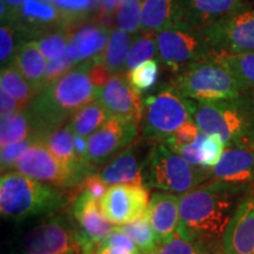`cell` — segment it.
Here are the masks:
<instances>
[{"label": "cell", "instance_id": "obj_10", "mask_svg": "<svg viewBox=\"0 0 254 254\" xmlns=\"http://www.w3.org/2000/svg\"><path fill=\"white\" fill-rule=\"evenodd\" d=\"M20 254H81V249L71 222L55 217L28 232Z\"/></svg>", "mask_w": 254, "mask_h": 254}, {"label": "cell", "instance_id": "obj_32", "mask_svg": "<svg viewBox=\"0 0 254 254\" xmlns=\"http://www.w3.org/2000/svg\"><path fill=\"white\" fill-rule=\"evenodd\" d=\"M159 63L151 59L127 72V81L139 95L153 87L158 80Z\"/></svg>", "mask_w": 254, "mask_h": 254}, {"label": "cell", "instance_id": "obj_18", "mask_svg": "<svg viewBox=\"0 0 254 254\" xmlns=\"http://www.w3.org/2000/svg\"><path fill=\"white\" fill-rule=\"evenodd\" d=\"M41 141L66 167L77 187L80 186L92 174H95L93 168L79 159L75 150V134L68 123L50 133Z\"/></svg>", "mask_w": 254, "mask_h": 254}, {"label": "cell", "instance_id": "obj_21", "mask_svg": "<svg viewBox=\"0 0 254 254\" xmlns=\"http://www.w3.org/2000/svg\"><path fill=\"white\" fill-rule=\"evenodd\" d=\"M178 27H190L186 24L185 0H144L141 30L158 32Z\"/></svg>", "mask_w": 254, "mask_h": 254}, {"label": "cell", "instance_id": "obj_12", "mask_svg": "<svg viewBox=\"0 0 254 254\" xmlns=\"http://www.w3.org/2000/svg\"><path fill=\"white\" fill-rule=\"evenodd\" d=\"M148 204L147 187L128 184L110 186L99 200L104 217L114 226L132 224L144 217Z\"/></svg>", "mask_w": 254, "mask_h": 254}, {"label": "cell", "instance_id": "obj_17", "mask_svg": "<svg viewBox=\"0 0 254 254\" xmlns=\"http://www.w3.org/2000/svg\"><path fill=\"white\" fill-rule=\"evenodd\" d=\"M222 249L225 254H254V192L247 194L232 218Z\"/></svg>", "mask_w": 254, "mask_h": 254}, {"label": "cell", "instance_id": "obj_1", "mask_svg": "<svg viewBox=\"0 0 254 254\" xmlns=\"http://www.w3.org/2000/svg\"><path fill=\"white\" fill-rule=\"evenodd\" d=\"M250 193V185L211 182L180 194L178 233L200 245L224 238L232 218Z\"/></svg>", "mask_w": 254, "mask_h": 254}, {"label": "cell", "instance_id": "obj_48", "mask_svg": "<svg viewBox=\"0 0 254 254\" xmlns=\"http://www.w3.org/2000/svg\"><path fill=\"white\" fill-rule=\"evenodd\" d=\"M93 254H135L131 251L118 246H103L99 245L95 249Z\"/></svg>", "mask_w": 254, "mask_h": 254}, {"label": "cell", "instance_id": "obj_43", "mask_svg": "<svg viewBox=\"0 0 254 254\" xmlns=\"http://www.w3.org/2000/svg\"><path fill=\"white\" fill-rule=\"evenodd\" d=\"M99 245L118 246V247H123V249L131 251V252L135 253V254H141L140 250L138 249L136 244L131 239V238H129L125 233H122V232L114 231V230H113V232H111L109 236L105 238L103 241H101Z\"/></svg>", "mask_w": 254, "mask_h": 254}, {"label": "cell", "instance_id": "obj_13", "mask_svg": "<svg viewBox=\"0 0 254 254\" xmlns=\"http://www.w3.org/2000/svg\"><path fill=\"white\" fill-rule=\"evenodd\" d=\"M138 126L128 120L110 118L88 138L87 161L99 167L133 144L138 135Z\"/></svg>", "mask_w": 254, "mask_h": 254}, {"label": "cell", "instance_id": "obj_46", "mask_svg": "<svg viewBox=\"0 0 254 254\" xmlns=\"http://www.w3.org/2000/svg\"><path fill=\"white\" fill-rule=\"evenodd\" d=\"M19 111H21V107L19 106L18 101L9 94L0 91V114H1V118L13 116Z\"/></svg>", "mask_w": 254, "mask_h": 254}, {"label": "cell", "instance_id": "obj_15", "mask_svg": "<svg viewBox=\"0 0 254 254\" xmlns=\"http://www.w3.org/2000/svg\"><path fill=\"white\" fill-rule=\"evenodd\" d=\"M97 100L110 118L128 120L136 125L144 119V101L128 84L126 75H112L98 91Z\"/></svg>", "mask_w": 254, "mask_h": 254}, {"label": "cell", "instance_id": "obj_47", "mask_svg": "<svg viewBox=\"0 0 254 254\" xmlns=\"http://www.w3.org/2000/svg\"><path fill=\"white\" fill-rule=\"evenodd\" d=\"M1 1L5 2L6 7L8 9V19L5 25H8V24L14 25L15 20H17L18 18L19 12H20L21 7H23V5L27 1V0H1Z\"/></svg>", "mask_w": 254, "mask_h": 254}, {"label": "cell", "instance_id": "obj_8", "mask_svg": "<svg viewBox=\"0 0 254 254\" xmlns=\"http://www.w3.org/2000/svg\"><path fill=\"white\" fill-rule=\"evenodd\" d=\"M158 56L165 65L180 72L190 64L202 60L212 51L201 30L178 27L157 33Z\"/></svg>", "mask_w": 254, "mask_h": 254}, {"label": "cell", "instance_id": "obj_38", "mask_svg": "<svg viewBox=\"0 0 254 254\" xmlns=\"http://www.w3.org/2000/svg\"><path fill=\"white\" fill-rule=\"evenodd\" d=\"M200 134H201V131L199 129L198 125L194 123V120L190 118L170 138L165 140V145L168 146L172 151L177 152L180 148L186 147V146L192 145L193 142H195Z\"/></svg>", "mask_w": 254, "mask_h": 254}, {"label": "cell", "instance_id": "obj_45", "mask_svg": "<svg viewBox=\"0 0 254 254\" xmlns=\"http://www.w3.org/2000/svg\"><path fill=\"white\" fill-rule=\"evenodd\" d=\"M123 0H101L99 9H98V15H99L100 25L109 27L112 21V15L116 12L117 7H119L120 2Z\"/></svg>", "mask_w": 254, "mask_h": 254}, {"label": "cell", "instance_id": "obj_11", "mask_svg": "<svg viewBox=\"0 0 254 254\" xmlns=\"http://www.w3.org/2000/svg\"><path fill=\"white\" fill-rule=\"evenodd\" d=\"M72 215L75 221V236L81 254H93L98 245L114 230V225L104 217L99 200L79 190L73 200Z\"/></svg>", "mask_w": 254, "mask_h": 254}, {"label": "cell", "instance_id": "obj_16", "mask_svg": "<svg viewBox=\"0 0 254 254\" xmlns=\"http://www.w3.org/2000/svg\"><path fill=\"white\" fill-rule=\"evenodd\" d=\"M214 182L251 185L254 183V144L228 146L211 170Z\"/></svg>", "mask_w": 254, "mask_h": 254}, {"label": "cell", "instance_id": "obj_49", "mask_svg": "<svg viewBox=\"0 0 254 254\" xmlns=\"http://www.w3.org/2000/svg\"><path fill=\"white\" fill-rule=\"evenodd\" d=\"M101 0H90V5H88V13H92L95 9L98 8V6H100Z\"/></svg>", "mask_w": 254, "mask_h": 254}, {"label": "cell", "instance_id": "obj_27", "mask_svg": "<svg viewBox=\"0 0 254 254\" xmlns=\"http://www.w3.org/2000/svg\"><path fill=\"white\" fill-rule=\"evenodd\" d=\"M107 119H110L109 114L106 113L99 100L95 99L78 111L68 122V125L71 126L75 135L90 138Z\"/></svg>", "mask_w": 254, "mask_h": 254}, {"label": "cell", "instance_id": "obj_19", "mask_svg": "<svg viewBox=\"0 0 254 254\" xmlns=\"http://www.w3.org/2000/svg\"><path fill=\"white\" fill-rule=\"evenodd\" d=\"M145 160L146 158L141 160L139 157L136 144H132L105 164V166L95 174L109 187L122 184L145 186Z\"/></svg>", "mask_w": 254, "mask_h": 254}, {"label": "cell", "instance_id": "obj_42", "mask_svg": "<svg viewBox=\"0 0 254 254\" xmlns=\"http://www.w3.org/2000/svg\"><path fill=\"white\" fill-rule=\"evenodd\" d=\"M53 5L60 12L63 19L71 23L72 19L84 17L88 13L90 0H53Z\"/></svg>", "mask_w": 254, "mask_h": 254}, {"label": "cell", "instance_id": "obj_25", "mask_svg": "<svg viewBox=\"0 0 254 254\" xmlns=\"http://www.w3.org/2000/svg\"><path fill=\"white\" fill-rule=\"evenodd\" d=\"M47 59L38 49L36 41H28L19 49L13 65L27 79L37 93L43 91Z\"/></svg>", "mask_w": 254, "mask_h": 254}, {"label": "cell", "instance_id": "obj_28", "mask_svg": "<svg viewBox=\"0 0 254 254\" xmlns=\"http://www.w3.org/2000/svg\"><path fill=\"white\" fill-rule=\"evenodd\" d=\"M0 91L5 92L18 101L21 110H25L38 94L27 79L19 72L15 66L1 69L0 75Z\"/></svg>", "mask_w": 254, "mask_h": 254}, {"label": "cell", "instance_id": "obj_9", "mask_svg": "<svg viewBox=\"0 0 254 254\" xmlns=\"http://www.w3.org/2000/svg\"><path fill=\"white\" fill-rule=\"evenodd\" d=\"M201 32L212 52H254V9H239Z\"/></svg>", "mask_w": 254, "mask_h": 254}, {"label": "cell", "instance_id": "obj_14", "mask_svg": "<svg viewBox=\"0 0 254 254\" xmlns=\"http://www.w3.org/2000/svg\"><path fill=\"white\" fill-rule=\"evenodd\" d=\"M13 171L63 190L77 187L66 167L43 141L31 145L15 163Z\"/></svg>", "mask_w": 254, "mask_h": 254}, {"label": "cell", "instance_id": "obj_40", "mask_svg": "<svg viewBox=\"0 0 254 254\" xmlns=\"http://www.w3.org/2000/svg\"><path fill=\"white\" fill-rule=\"evenodd\" d=\"M37 141H41V139L38 138L36 135H33L30 136L28 139H25V140L6 145L4 147H1V155H0L1 161H0V163H1L2 173L8 172V171H13L15 163H17L19 157H20L31 145H33L34 142Z\"/></svg>", "mask_w": 254, "mask_h": 254}, {"label": "cell", "instance_id": "obj_7", "mask_svg": "<svg viewBox=\"0 0 254 254\" xmlns=\"http://www.w3.org/2000/svg\"><path fill=\"white\" fill-rule=\"evenodd\" d=\"M190 117L186 98L174 88L166 86L144 100L142 138L151 141H165Z\"/></svg>", "mask_w": 254, "mask_h": 254}, {"label": "cell", "instance_id": "obj_6", "mask_svg": "<svg viewBox=\"0 0 254 254\" xmlns=\"http://www.w3.org/2000/svg\"><path fill=\"white\" fill-rule=\"evenodd\" d=\"M145 186L184 194L211 178V170L196 167L163 142H157L146 155Z\"/></svg>", "mask_w": 254, "mask_h": 254}, {"label": "cell", "instance_id": "obj_35", "mask_svg": "<svg viewBox=\"0 0 254 254\" xmlns=\"http://www.w3.org/2000/svg\"><path fill=\"white\" fill-rule=\"evenodd\" d=\"M36 43L38 49L47 59V62L62 58L63 56L67 55L69 44L67 33L56 32V33H51L39 40H36Z\"/></svg>", "mask_w": 254, "mask_h": 254}, {"label": "cell", "instance_id": "obj_30", "mask_svg": "<svg viewBox=\"0 0 254 254\" xmlns=\"http://www.w3.org/2000/svg\"><path fill=\"white\" fill-rule=\"evenodd\" d=\"M33 135L38 136L34 132L33 125H32L30 116H28L26 110H21L13 116L1 118V127H0L1 147L25 140V139H28Z\"/></svg>", "mask_w": 254, "mask_h": 254}, {"label": "cell", "instance_id": "obj_29", "mask_svg": "<svg viewBox=\"0 0 254 254\" xmlns=\"http://www.w3.org/2000/svg\"><path fill=\"white\" fill-rule=\"evenodd\" d=\"M62 19V14L55 5L41 0H27L19 12L15 23L20 20L32 27H46Z\"/></svg>", "mask_w": 254, "mask_h": 254}, {"label": "cell", "instance_id": "obj_23", "mask_svg": "<svg viewBox=\"0 0 254 254\" xmlns=\"http://www.w3.org/2000/svg\"><path fill=\"white\" fill-rule=\"evenodd\" d=\"M187 26L201 30L240 9V0H185Z\"/></svg>", "mask_w": 254, "mask_h": 254}, {"label": "cell", "instance_id": "obj_20", "mask_svg": "<svg viewBox=\"0 0 254 254\" xmlns=\"http://www.w3.org/2000/svg\"><path fill=\"white\" fill-rule=\"evenodd\" d=\"M158 243L170 240L178 232L180 222V194L155 192L152 194L147 212Z\"/></svg>", "mask_w": 254, "mask_h": 254}, {"label": "cell", "instance_id": "obj_36", "mask_svg": "<svg viewBox=\"0 0 254 254\" xmlns=\"http://www.w3.org/2000/svg\"><path fill=\"white\" fill-rule=\"evenodd\" d=\"M153 254H206V247L185 239L177 232L170 240L159 244Z\"/></svg>", "mask_w": 254, "mask_h": 254}, {"label": "cell", "instance_id": "obj_3", "mask_svg": "<svg viewBox=\"0 0 254 254\" xmlns=\"http://www.w3.org/2000/svg\"><path fill=\"white\" fill-rule=\"evenodd\" d=\"M190 117L201 133L220 136L228 146L254 144V95L233 99L198 101L187 99Z\"/></svg>", "mask_w": 254, "mask_h": 254}, {"label": "cell", "instance_id": "obj_33", "mask_svg": "<svg viewBox=\"0 0 254 254\" xmlns=\"http://www.w3.org/2000/svg\"><path fill=\"white\" fill-rule=\"evenodd\" d=\"M158 53L157 34L154 32H145L141 37L136 38V40L132 44L129 51L128 58L126 63V71H131L140 64L153 59V57Z\"/></svg>", "mask_w": 254, "mask_h": 254}, {"label": "cell", "instance_id": "obj_39", "mask_svg": "<svg viewBox=\"0 0 254 254\" xmlns=\"http://www.w3.org/2000/svg\"><path fill=\"white\" fill-rule=\"evenodd\" d=\"M226 150V144L218 135L204 134L201 142V167L212 170Z\"/></svg>", "mask_w": 254, "mask_h": 254}, {"label": "cell", "instance_id": "obj_26", "mask_svg": "<svg viewBox=\"0 0 254 254\" xmlns=\"http://www.w3.org/2000/svg\"><path fill=\"white\" fill-rule=\"evenodd\" d=\"M211 56L230 69L254 95V52H212Z\"/></svg>", "mask_w": 254, "mask_h": 254}, {"label": "cell", "instance_id": "obj_5", "mask_svg": "<svg viewBox=\"0 0 254 254\" xmlns=\"http://www.w3.org/2000/svg\"><path fill=\"white\" fill-rule=\"evenodd\" d=\"M171 86L184 98L198 101L233 99L250 93L236 75L211 55L178 72Z\"/></svg>", "mask_w": 254, "mask_h": 254}, {"label": "cell", "instance_id": "obj_31", "mask_svg": "<svg viewBox=\"0 0 254 254\" xmlns=\"http://www.w3.org/2000/svg\"><path fill=\"white\" fill-rule=\"evenodd\" d=\"M114 231L127 234L136 244L141 254H153L159 245L157 236H155L147 214L132 224L114 226Z\"/></svg>", "mask_w": 254, "mask_h": 254}, {"label": "cell", "instance_id": "obj_44", "mask_svg": "<svg viewBox=\"0 0 254 254\" xmlns=\"http://www.w3.org/2000/svg\"><path fill=\"white\" fill-rule=\"evenodd\" d=\"M107 189H109V186H107L97 174H92V176L88 177L87 179L79 186V190H84L87 194H90L92 198L97 200H100L103 198L105 193H106Z\"/></svg>", "mask_w": 254, "mask_h": 254}, {"label": "cell", "instance_id": "obj_41", "mask_svg": "<svg viewBox=\"0 0 254 254\" xmlns=\"http://www.w3.org/2000/svg\"><path fill=\"white\" fill-rule=\"evenodd\" d=\"M74 66L75 64L73 63V60L69 58L68 55L63 56L62 58L50 60V62L47 63L43 90H45L46 87L50 86V85L55 84L56 81H58L59 79L63 78L65 74H67Z\"/></svg>", "mask_w": 254, "mask_h": 254}, {"label": "cell", "instance_id": "obj_34", "mask_svg": "<svg viewBox=\"0 0 254 254\" xmlns=\"http://www.w3.org/2000/svg\"><path fill=\"white\" fill-rule=\"evenodd\" d=\"M142 0H123L117 11V26L133 34L141 28Z\"/></svg>", "mask_w": 254, "mask_h": 254}, {"label": "cell", "instance_id": "obj_2", "mask_svg": "<svg viewBox=\"0 0 254 254\" xmlns=\"http://www.w3.org/2000/svg\"><path fill=\"white\" fill-rule=\"evenodd\" d=\"M93 64V59L80 63L55 84L39 92L25 109L41 140L66 125L78 111L97 99L99 88L90 75Z\"/></svg>", "mask_w": 254, "mask_h": 254}, {"label": "cell", "instance_id": "obj_24", "mask_svg": "<svg viewBox=\"0 0 254 254\" xmlns=\"http://www.w3.org/2000/svg\"><path fill=\"white\" fill-rule=\"evenodd\" d=\"M133 44L132 34L116 28L111 32L107 45L99 56L92 58L95 63L103 64L111 75L124 74L126 63Z\"/></svg>", "mask_w": 254, "mask_h": 254}, {"label": "cell", "instance_id": "obj_22", "mask_svg": "<svg viewBox=\"0 0 254 254\" xmlns=\"http://www.w3.org/2000/svg\"><path fill=\"white\" fill-rule=\"evenodd\" d=\"M110 28L103 25L88 24L79 28L71 37L67 55L75 65L95 58L105 50L109 41Z\"/></svg>", "mask_w": 254, "mask_h": 254}, {"label": "cell", "instance_id": "obj_37", "mask_svg": "<svg viewBox=\"0 0 254 254\" xmlns=\"http://www.w3.org/2000/svg\"><path fill=\"white\" fill-rule=\"evenodd\" d=\"M20 47H18V36L14 28L8 25H1L0 28V62L1 69L13 66L15 56Z\"/></svg>", "mask_w": 254, "mask_h": 254}, {"label": "cell", "instance_id": "obj_4", "mask_svg": "<svg viewBox=\"0 0 254 254\" xmlns=\"http://www.w3.org/2000/svg\"><path fill=\"white\" fill-rule=\"evenodd\" d=\"M67 202L60 187L38 182L18 171L2 173L0 179V212L7 220L23 221L38 215H51Z\"/></svg>", "mask_w": 254, "mask_h": 254}, {"label": "cell", "instance_id": "obj_50", "mask_svg": "<svg viewBox=\"0 0 254 254\" xmlns=\"http://www.w3.org/2000/svg\"><path fill=\"white\" fill-rule=\"evenodd\" d=\"M41 1H45L47 4H52L53 5V0H41Z\"/></svg>", "mask_w": 254, "mask_h": 254}]
</instances>
